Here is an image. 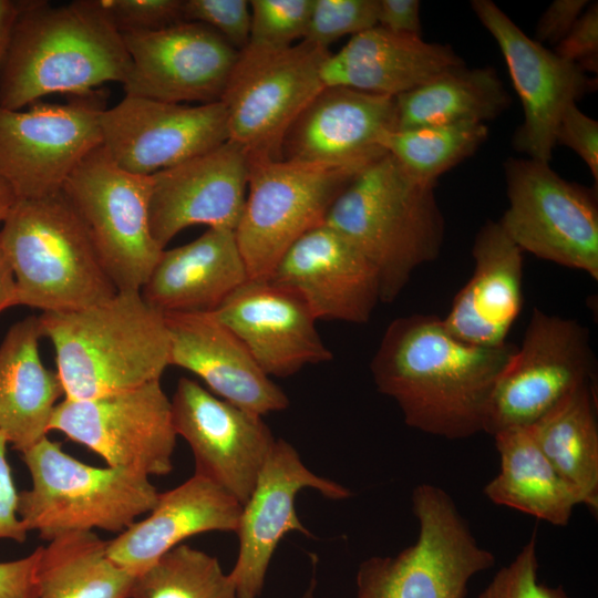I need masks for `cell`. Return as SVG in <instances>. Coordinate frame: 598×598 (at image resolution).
<instances>
[{
  "mask_svg": "<svg viewBox=\"0 0 598 598\" xmlns=\"http://www.w3.org/2000/svg\"><path fill=\"white\" fill-rule=\"evenodd\" d=\"M517 349L486 348L450 334L436 315L392 320L371 360L379 392L399 405L406 425L461 440L483 432L492 391Z\"/></svg>",
  "mask_w": 598,
  "mask_h": 598,
  "instance_id": "cell-1",
  "label": "cell"
},
{
  "mask_svg": "<svg viewBox=\"0 0 598 598\" xmlns=\"http://www.w3.org/2000/svg\"><path fill=\"white\" fill-rule=\"evenodd\" d=\"M131 59L100 0L19 1L0 69V105L21 110L51 94L123 84Z\"/></svg>",
  "mask_w": 598,
  "mask_h": 598,
  "instance_id": "cell-2",
  "label": "cell"
},
{
  "mask_svg": "<svg viewBox=\"0 0 598 598\" xmlns=\"http://www.w3.org/2000/svg\"><path fill=\"white\" fill-rule=\"evenodd\" d=\"M324 224L373 267L385 303L400 296L419 267L440 256L445 234L435 184L413 178L388 153L350 181Z\"/></svg>",
  "mask_w": 598,
  "mask_h": 598,
  "instance_id": "cell-3",
  "label": "cell"
},
{
  "mask_svg": "<svg viewBox=\"0 0 598 598\" xmlns=\"http://www.w3.org/2000/svg\"><path fill=\"white\" fill-rule=\"evenodd\" d=\"M42 337L55 351L64 399L89 400L161 380L169 367L171 340L164 313L141 291L75 311L42 312Z\"/></svg>",
  "mask_w": 598,
  "mask_h": 598,
  "instance_id": "cell-4",
  "label": "cell"
},
{
  "mask_svg": "<svg viewBox=\"0 0 598 598\" xmlns=\"http://www.w3.org/2000/svg\"><path fill=\"white\" fill-rule=\"evenodd\" d=\"M17 306L68 312L102 303L117 289L63 190L17 199L1 224Z\"/></svg>",
  "mask_w": 598,
  "mask_h": 598,
  "instance_id": "cell-5",
  "label": "cell"
},
{
  "mask_svg": "<svg viewBox=\"0 0 598 598\" xmlns=\"http://www.w3.org/2000/svg\"><path fill=\"white\" fill-rule=\"evenodd\" d=\"M31 488L19 493L27 530L48 542L75 532L122 533L148 513L159 493L148 476L80 462L48 436L21 452Z\"/></svg>",
  "mask_w": 598,
  "mask_h": 598,
  "instance_id": "cell-6",
  "label": "cell"
},
{
  "mask_svg": "<svg viewBox=\"0 0 598 598\" xmlns=\"http://www.w3.org/2000/svg\"><path fill=\"white\" fill-rule=\"evenodd\" d=\"M412 508L420 525L416 542L395 556L362 561L355 598H465L472 577L495 564L443 488L417 485Z\"/></svg>",
  "mask_w": 598,
  "mask_h": 598,
  "instance_id": "cell-7",
  "label": "cell"
},
{
  "mask_svg": "<svg viewBox=\"0 0 598 598\" xmlns=\"http://www.w3.org/2000/svg\"><path fill=\"white\" fill-rule=\"evenodd\" d=\"M364 167L249 158L246 202L235 229L249 279H268L289 247L324 223L336 198Z\"/></svg>",
  "mask_w": 598,
  "mask_h": 598,
  "instance_id": "cell-8",
  "label": "cell"
},
{
  "mask_svg": "<svg viewBox=\"0 0 598 598\" xmlns=\"http://www.w3.org/2000/svg\"><path fill=\"white\" fill-rule=\"evenodd\" d=\"M329 54L305 41L279 49L248 44L240 50L220 99L229 141L249 158L281 159L287 131L326 86L321 68Z\"/></svg>",
  "mask_w": 598,
  "mask_h": 598,
  "instance_id": "cell-9",
  "label": "cell"
},
{
  "mask_svg": "<svg viewBox=\"0 0 598 598\" xmlns=\"http://www.w3.org/2000/svg\"><path fill=\"white\" fill-rule=\"evenodd\" d=\"M152 185V175L124 171L99 146L62 189L117 291H141L164 250L151 229Z\"/></svg>",
  "mask_w": 598,
  "mask_h": 598,
  "instance_id": "cell-10",
  "label": "cell"
},
{
  "mask_svg": "<svg viewBox=\"0 0 598 598\" xmlns=\"http://www.w3.org/2000/svg\"><path fill=\"white\" fill-rule=\"evenodd\" d=\"M596 360L588 329L534 308L522 346L498 378L483 432L525 429L579 386L592 383Z\"/></svg>",
  "mask_w": 598,
  "mask_h": 598,
  "instance_id": "cell-11",
  "label": "cell"
},
{
  "mask_svg": "<svg viewBox=\"0 0 598 598\" xmlns=\"http://www.w3.org/2000/svg\"><path fill=\"white\" fill-rule=\"evenodd\" d=\"M508 208L498 221L538 258L598 280V207L594 193L533 158L505 162Z\"/></svg>",
  "mask_w": 598,
  "mask_h": 598,
  "instance_id": "cell-12",
  "label": "cell"
},
{
  "mask_svg": "<svg viewBox=\"0 0 598 598\" xmlns=\"http://www.w3.org/2000/svg\"><path fill=\"white\" fill-rule=\"evenodd\" d=\"M100 90L66 103L37 102L21 110L0 105V176L18 199L56 194L79 164L101 146Z\"/></svg>",
  "mask_w": 598,
  "mask_h": 598,
  "instance_id": "cell-13",
  "label": "cell"
},
{
  "mask_svg": "<svg viewBox=\"0 0 598 598\" xmlns=\"http://www.w3.org/2000/svg\"><path fill=\"white\" fill-rule=\"evenodd\" d=\"M50 431L86 446L109 466L146 476L173 470L177 434L159 380L89 400L64 399L53 411Z\"/></svg>",
  "mask_w": 598,
  "mask_h": 598,
  "instance_id": "cell-14",
  "label": "cell"
},
{
  "mask_svg": "<svg viewBox=\"0 0 598 598\" xmlns=\"http://www.w3.org/2000/svg\"><path fill=\"white\" fill-rule=\"evenodd\" d=\"M101 146L133 174L154 175L229 140L219 102L188 105L125 95L100 117Z\"/></svg>",
  "mask_w": 598,
  "mask_h": 598,
  "instance_id": "cell-15",
  "label": "cell"
},
{
  "mask_svg": "<svg viewBox=\"0 0 598 598\" xmlns=\"http://www.w3.org/2000/svg\"><path fill=\"white\" fill-rule=\"evenodd\" d=\"M172 404L175 432L192 448L195 474L230 494L249 498L276 440L261 416L181 378Z\"/></svg>",
  "mask_w": 598,
  "mask_h": 598,
  "instance_id": "cell-16",
  "label": "cell"
},
{
  "mask_svg": "<svg viewBox=\"0 0 598 598\" xmlns=\"http://www.w3.org/2000/svg\"><path fill=\"white\" fill-rule=\"evenodd\" d=\"M122 37L131 59L125 95L169 103L219 102L239 52L195 21Z\"/></svg>",
  "mask_w": 598,
  "mask_h": 598,
  "instance_id": "cell-17",
  "label": "cell"
},
{
  "mask_svg": "<svg viewBox=\"0 0 598 598\" xmlns=\"http://www.w3.org/2000/svg\"><path fill=\"white\" fill-rule=\"evenodd\" d=\"M471 7L498 44L523 105L514 148L549 163L564 110L591 91L594 81L577 64L526 35L494 2L473 0Z\"/></svg>",
  "mask_w": 598,
  "mask_h": 598,
  "instance_id": "cell-18",
  "label": "cell"
},
{
  "mask_svg": "<svg viewBox=\"0 0 598 598\" xmlns=\"http://www.w3.org/2000/svg\"><path fill=\"white\" fill-rule=\"evenodd\" d=\"M306 487L331 499L351 495L344 486L308 470L292 445L276 440L241 507L235 530L239 537V553L228 575L237 598H257L261 594L270 559L287 533L295 530L310 535L295 509V497Z\"/></svg>",
  "mask_w": 598,
  "mask_h": 598,
  "instance_id": "cell-19",
  "label": "cell"
},
{
  "mask_svg": "<svg viewBox=\"0 0 598 598\" xmlns=\"http://www.w3.org/2000/svg\"><path fill=\"white\" fill-rule=\"evenodd\" d=\"M249 157L236 143L221 145L152 175L151 229L159 248L194 225L235 231L243 215Z\"/></svg>",
  "mask_w": 598,
  "mask_h": 598,
  "instance_id": "cell-20",
  "label": "cell"
},
{
  "mask_svg": "<svg viewBox=\"0 0 598 598\" xmlns=\"http://www.w3.org/2000/svg\"><path fill=\"white\" fill-rule=\"evenodd\" d=\"M213 313L241 340L268 377L287 378L332 359L307 302L269 279L246 280Z\"/></svg>",
  "mask_w": 598,
  "mask_h": 598,
  "instance_id": "cell-21",
  "label": "cell"
},
{
  "mask_svg": "<svg viewBox=\"0 0 598 598\" xmlns=\"http://www.w3.org/2000/svg\"><path fill=\"white\" fill-rule=\"evenodd\" d=\"M395 97L326 85L287 131L281 159L367 166L384 155L381 142L396 130Z\"/></svg>",
  "mask_w": 598,
  "mask_h": 598,
  "instance_id": "cell-22",
  "label": "cell"
},
{
  "mask_svg": "<svg viewBox=\"0 0 598 598\" xmlns=\"http://www.w3.org/2000/svg\"><path fill=\"white\" fill-rule=\"evenodd\" d=\"M268 279L300 295L317 320L363 324L380 301L373 267L324 223L296 240Z\"/></svg>",
  "mask_w": 598,
  "mask_h": 598,
  "instance_id": "cell-23",
  "label": "cell"
},
{
  "mask_svg": "<svg viewBox=\"0 0 598 598\" xmlns=\"http://www.w3.org/2000/svg\"><path fill=\"white\" fill-rule=\"evenodd\" d=\"M169 365L199 379L213 394L260 416L289 405L241 340L213 312L167 313Z\"/></svg>",
  "mask_w": 598,
  "mask_h": 598,
  "instance_id": "cell-24",
  "label": "cell"
},
{
  "mask_svg": "<svg viewBox=\"0 0 598 598\" xmlns=\"http://www.w3.org/2000/svg\"><path fill=\"white\" fill-rule=\"evenodd\" d=\"M523 252L498 221L480 228L472 248L473 275L442 318L450 334L477 347L507 342L524 302Z\"/></svg>",
  "mask_w": 598,
  "mask_h": 598,
  "instance_id": "cell-25",
  "label": "cell"
},
{
  "mask_svg": "<svg viewBox=\"0 0 598 598\" xmlns=\"http://www.w3.org/2000/svg\"><path fill=\"white\" fill-rule=\"evenodd\" d=\"M243 505L215 483L194 474L159 493L146 518L107 542L110 559L133 576L184 539L206 532H235Z\"/></svg>",
  "mask_w": 598,
  "mask_h": 598,
  "instance_id": "cell-26",
  "label": "cell"
},
{
  "mask_svg": "<svg viewBox=\"0 0 598 598\" xmlns=\"http://www.w3.org/2000/svg\"><path fill=\"white\" fill-rule=\"evenodd\" d=\"M249 279L235 231L208 228L195 240L164 249L141 289L159 312H214Z\"/></svg>",
  "mask_w": 598,
  "mask_h": 598,
  "instance_id": "cell-27",
  "label": "cell"
},
{
  "mask_svg": "<svg viewBox=\"0 0 598 598\" xmlns=\"http://www.w3.org/2000/svg\"><path fill=\"white\" fill-rule=\"evenodd\" d=\"M460 65L464 62L450 45L375 25L330 53L322 64L321 79L324 85L395 97Z\"/></svg>",
  "mask_w": 598,
  "mask_h": 598,
  "instance_id": "cell-28",
  "label": "cell"
},
{
  "mask_svg": "<svg viewBox=\"0 0 598 598\" xmlns=\"http://www.w3.org/2000/svg\"><path fill=\"white\" fill-rule=\"evenodd\" d=\"M39 317L16 322L0 344V432L20 453L50 432L58 400L64 395L56 371L42 362Z\"/></svg>",
  "mask_w": 598,
  "mask_h": 598,
  "instance_id": "cell-29",
  "label": "cell"
},
{
  "mask_svg": "<svg viewBox=\"0 0 598 598\" xmlns=\"http://www.w3.org/2000/svg\"><path fill=\"white\" fill-rule=\"evenodd\" d=\"M493 437L501 470L485 485L486 497L496 505L566 526L581 499L542 453L527 429L505 430Z\"/></svg>",
  "mask_w": 598,
  "mask_h": 598,
  "instance_id": "cell-30",
  "label": "cell"
},
{
  "mask_svg": "<svg viewBox=\"0 0 598 598\" xmlns=\"http://www.w3.org/2000/svg\"><path fill=\"white\" fill-rule=\"evenodd\" d=\"M509 102L495 70L460 65L395 96L396 130L484 123L498 116Z\"/></svg>",
  "mask_w": 598,
  "mask_h": 598,
  "instance_id": "cell-31",
  "label": "cell"
},
{
  "mask_svg": "<svg viewBox=\"0 0 598 598\" xmlns=\"http://www.w3.org/2000/svg\"><path fill=\"white\" fill-rule=\"evenodd\" d=\"M527 429L559 475L578 493L581 504L598 508V425L592 383L563 399Z\"/></svg>",
  "mask_w": 598,
  "mask_h": 598,
  "instance_id": "cell-32",
  "label": "cell"
},
{
  "mask_svg": "<svg viewBox=\"0 0 598 598\" xmlns=\"http://www.w3.org/2000/svg\"><path fill=\"white\" fill-rule=\"evenodd\" d=\"M94 532L59 536L41 546L35 598H130L134 577L113 563Z\"/></svg>",
  "mask_w": 598,
  "mask_h": 598,
  "instance_id": "cell-33",
  "label": "cell"
},
{
  "mask_svg": "<svg viewBox=\"0 0 598 598\" xmlns=\"http://www.w3.org/2000/svg\"><path fill=\"white\" fill-rule=\"evenodd\" d=\"M488 136L485 123L394 130L381 142L413 178L435 184L439 176L471 156Z\"/></svg>",
  "mask_w": 598,
  "mask_h": 598,
  "instance_id": "cell-34",
  "label": "cell"
},
{
  "mask_svg": "<svg viewBox=\"0 0 598 598\" xmlns=\"http://www.w3.org/2000/svg\"><path fill=\"white\" fill-rule=\"evenodd\" d=\"M130 598H237L218 560L179 544L134 577Z\"/></svg>",
  "mask_w": 598,
  "mask_h": 598,
  "instance_id": "cell-35",
  "label": "cell"
},
{
  "mask_svg": "<svg viewBox=\"0 0 598 598\" xmlns=\"http://www.w3.org/2000/svg\"><path fill=\"white\" fill-rule=\"evenodd\" d=\"M249 6V45L279 49L303 39L312 0H251Z\"/></svg>",
  "mask_w": 598,
  "mask_h": 598,
  "instance_id": "cell-36",
  "label": "cell"
},
{
  "mask_svg": "<svg viewBox=\"0 0 598 598\" xmlns=\"http://www.w3.org/2000/svg\"><path fill=\"white\" fill-rule=\"evenodd\" d=\"M378 0H312L301 41L328 47L344 35H355L377 25Z\"/></svg>",
  "mask_w": 598,
  "mask_h": 598,
  "instance_id": "cell-37",
  "label": "cell"
},
{
  "mask_svg": "<svg viewBox=\"0 0 598 598\" xmlns=\"http://www.w3.org/2000/svg\"><path fill=\"white\" fill-rule=\"evenodd\" d=\"M538 567L533 535L516 557L495 574L478 598H571L561 586L549 587L539 582Z\"/></svg>",
  "mask_w": 598,
  "mask_h": 598,
  "instance_id": "cell-38",
  "label": "cell"
},
{
  "mask_svg": "<svg viewBox=\"0 0 598 598\" xmlns=\"http://www.w3.org/2000/svg\"><path fill=\"white\" fill-rule=\"evenodd\" d=\"M185 21L208 25L236 50L249 42L250 6L246 0H183Z\"/></svg>",
  "mask_w": 598,
  "mask_h": 598,
  "instance_id": "cell-39",
  "label": "cell"
},
{
  "mask_svg": "<svg viewBox=\"0 0 598 598\" xmlns=\"http://www.w3.org/2000/svg\"><path fill=\"white\" fill-rule=\"evenodd\" d=\"M121 33L157 31L182 21L183 0H100Z\"/></svg>",
  "mask_w": 598,
  "mask_h": 598,
  "instance_id": "cell-40",
  "label": "cell"
},
{
  "mask_svg": "<svg viewBox=\"0 0 598 598\" xmlns=\"http://www.w3.org/2000/svg\"><path fill=\"white\" fill-rule=\"evenodd\" d=\"M556 144L571 148L587 164L598 181V122L569 104L563 112L555 132Z\"/></svg>",
  "mask_w": 598,
  "mask_h": 598,
  "instance_id": "cell-41",
  "label": "cell"
},
{
  "mask_svg": "<svg viewBox=\"0 0 598 598\" xmlns=\"http://www.w3.org/2000/svg\"><path fill=\"white\" fill-rule=\"evenodd\" d=\"M554 52L577 64L585 73L597 72L598 62V4H588L567 35L556 44Z\"/></svg>",
  "mask_w": 598,
  "mask_h": 598,
  "instance_id": "cell-42",
  "label": "cell"
},
{
  "mask_svg": "<svg viewBox=\"0 0 598 598\" xmlns=\"http://www.w3.org/2000/svg\"><path fill=\"white\" fill-rule=\"evenodd\" d=\"M8 444L7 437L0 432V539L21 544L29 532L18 514L19 493L7 458Z\"/></svg>",
  "mask_w": 598,
  "mask_h": 598,
  "instance_id": "cell-43",
  "label": "cell"
},
{
  "mask_svg": "<svg viewBox=\"0 0 598 598\" xmlns=\"http://www.w3.org/2000/svg\"><path fill=\"white\" fill-rule=\"evenodd\" d=\"M588 7L587 0H556L542 14L535 32L538 43H559Z\"/></svg>",
  "mask_w": 598,
  "mask_h": 598,
  "instance_id": "cell-44",
  "label": "cell"
},
{
  "mask_svg": "<svg viewBox=\"0 0 598 598\" xmlns=\"http://www.w3.org/2000/svg\"><path fill=\"white\" fill-rule=\"evenodd\" d=\"M41 546L30 555L0 563V598H35V573Z\"/></svg>",
  "mask_w": 598,
  "mask_h": 598,
  "instance_id": "cell-45",
  "label": "cell"
},
{
  "mask_svg": "<svg viewBox=\"0 0 598 598\" xmlns=\"http://www.w3.org/2000/svg\"><path fill=\"white\" fill-rule=\"evenodd\" d=\"M377 25L394 33L422 37L420 1L378 0Z\"/></svg>",
  "mask_w": 598,
  "mask_h": 598,
  "instance_id": "cell-46",
  "label": "cell"
},
{
  "mask_svg": "<svg viewBox=\"0 0 598 598\" xmlns=\"http://www.w3.org/2000/svg\"><path fill=\"white\" fill-rule=\"evenodd\" d=\"M17 306V288L11 265L0 244V313Z\"/></svg>",
  "mask_w": 598,
  "mask_h": 598,
  "instance_id": "cell-47",
  "label": "cell"
},
{
  "mask_svg": "<svg viewBox=\"0 0 598 598\" xmlns=\"http://www.w3.org/2000/svg\"><path fill=\"white\" fill-rule=\"evenodd\" d=\"M18 10L19 1L0 0V69L7 52Z\"/></svg>",
  "mask_w": 598,
  "mask_h": 598,
  "instance_id": "cell-48",
  "label": "cell"
},
{
  "mask_svg": "<svg viewBox=\"0 0 598 598\" xmlns=\"http://www.w3.org/2000/svg\"><path fill=\"white\" fill-rule=\"evenodd\" d=\"M17 199L10 185L0 176V224L6 219Z\"/></svg>",
  "mask_w": 598,
  "mask_h": 598,
  "instance_id": "cell-49",
  "label": "cell"
},
{
  "mask_svg": "<svg viewBox=\"0 0 598 598\" xmlns=\"http://www.w3.org/2000/svg\"><path fill=\"white\" fill-rule=\"evenodd\" d=\"M315 587H316V581L312 579L309 588L307 589L302 598H313Z\"/></svg>",
  "mask_w": 598,
  "mask_h": 598,
  "instance_id": "cell-50",
  "label": "cell"
}]
</instances>
